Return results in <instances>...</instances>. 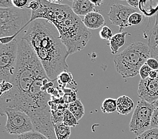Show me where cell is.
Here are the masks:
<instances>
[{
	"label": "cell",
	"mask_w": 158,
	"mask_h": 139,
	"mask_svg": "<svg viewBox=\"0 0 158 139\" xmlns=\"http://www.w3.org/2000/svg\"><path fill=\"white\" fill-rule=\"evenodd\" d=\"M0 86H1V95H3V94H5L10 92L11 90H12L14 87L13 84L11 83V82H6V81H2L1 82V84H0Z\"/></svg>",
	"instance_id": "d4e9b609"
},
{
	"label": "cell",
	"mask_w": 158,
	"mask_h": 139,
	"mask_svg": "<svg viewBox=\"0 0 158 139\" xmlns=\"http://www.w3.org/2000/svg\"><path fill=\"white\" fill-rule=\"evenodd\" d=\"M63 123L64 125L71 128L76 127L78 125V121L74 115L67 108L65 109V112H64Z\"/></svg>",
	"instance_id": "ac0fdd59"
},
{
	"label": "cell",
	"mask_w": 158,
	"mask_h": 139,
	"mask_svg": "<svg viewBox=\"0 0 158 139\" xmlns=\"http://www.w3.org/2000/svg\"><path fill=\"white\" fill-rule=\"evenodd\" d=\"M143 20V16L142 14L135 12L130 16L129 18V24L130 26L137 25L142 23Z\"/></svg>",
	"instance_id": "7402d4cb"
},
{
	"label": "cell",
	"mask_w": 158,
	"mask_h": 139,
	"mask_svg": "<svg viewBox=\"0 0 158 139\" xmlns=\"http://www.w3.org/2000/svg\"><path fill=\"white\" fill-rule=\"evenodd\" d=\"M95 6H100L104 2V0H89Z\"/></svg>",
	"instance_id": "d6a6232c"
},
{
	"label": "cell",
	"mask_w": 158,
	"mask_h": 139,
	"mask_svg": "<svg viewBox=\"0 0 158 139\" xmlns=\"http://www.w3.org/2000/svg\"><path fill=\"white\" fill-rule=\"evenodd\" d=\"M135 139H158V129H150L138 135Z\"/></svg>",
	"instance_id": "44dd1931"
},
{
	"label": "cell",
	"mask_w": 158,
	"mask_h": 139,
	"mask_svg": "<svg viewBox=\"0 0 158 139\" xmlns=\"http://www.w3.org/2000/svg\"><path fill=\"white\" fill-rule=\"evenodd\" d=\"M148 43L152 58L158 60V11L156 14L155 24L150 33Z\"/></svg>",
	"instance_id": "7c38bea8"
},
{
	"label": "cell",
	"mask_w": 158,
	"mask_h": 139,
	"mask_svg": "<svg viewBox=\"0 0 158 139\" xmlns=\"http://www.w3.org/2000/svg\"><path fill=\"white\" fill-rule=\"evenodd\" d=\"M146 64H148L152 70H158V60L153 58H149L146 62Z\"/></svg>",
	"instance_id": "83f0119b"
},
{
	"label": "cell",
	"mask_w": 158,
	"mask_h": 139,
	"mask_svg": "<svg viewBox=\"0 0 158 139\" xmlns=\"http://www.w3.org/2000/svg\"><path fill=\"white\" fill-rule=\"evenodd\" d=\"M38 1L39 8L31 11L32 16L28 24L37 19H44L50 21L58 29L69 56L84 49L91 38L92 33L72 8L67 4L52 3L47 0Z\"/></svg>",
	"instance_id": "7a4b0ae2"
},
{
	"label": "cell",
	"mask_w": 158,
	"mask_h": 139,
	"mask_svg": "<svg viewBox=\"0 0 158 139\" xmlns=\"http://www.w3.org/2000/svg\"><path fill=\"white\" fill-rule=\"evenodd\" d=\"M153 104L154 105V106L155 107H158V100L157 101H156V102H154Z\"/></svg>",
	"instance_id": "e575fe53"
},
{
	"label": "cell",
	"mask_w": 158,
	"mask_h": 139,
	"mask_svg": "<svg viewBox=\"0 0 158 139\" xmlns=\"http://www.w3.org/2000/svg\"><path fill=\"white\" fill-rule=\"evenodd\" d=\"M47 1L52 3H57V4H60V3H61L63 0H47Z\"/></svg>",
	"instance_id": "836d02e7"
},
{
	"label": "cell",
	"mask_w": 158,
	"mask_h": 139,
	"mask_svg": "<svg viewBox=\"0 0 158 139\" xmlns=\"http://www.w3.org/2000/svg\"><path fill=\"white\" fill-rule=\"evenodd\" d=\"M21 38L27 41L35 51L48 77L52 81L68 71V50L55 26L44 19H37L23 30Z\"/></svg>",
	"instance_id": "6da1fadb"
},
{
	"label": "cell",
	"mask_w": 158,
	"mask_h": 139,
	"mask_svg": "<svg viewBox=\"0 0 158 139\" xmlns=\"http://www.w3.org/2000/svg\"><path fill=\"white\" fill-rule=\"evenodd\" d=\"M18 57V41L0 44V80L12 82L16 72Z\"/></svg>",
	"instance_id": "5b68a950"
},
{
	"label": "cell",
	"mask_w": 158,
	"mask_h": 139,
	"mask_svg": "<svg viewBox=\"0 0 158 139\" xmlns=\"http://www.w3.org/2000/svg\"><path fill=\"white\" fill-rule=\"evenodd\" d=\"M129 34L128 32H120L116 33L112 37L109 43L110 50L112 54H116L118 50L126 43L127 36Z\"/></svg>",
	"instance_id": "5bb4252c"
},
{
	"label": "cell",
	"mask_w": 158,
	"mask_h": 139,
	"mask_svg": "<svg viewBox=\"0 0 158 139\" xmlns=\"http://www.w3.org/2000/svg\"><path fill=\"white\" fill-rule=\"evenodd\" d=\"M29 0H12L14 7L18 9L27 8L28 6Z\"/></svg>",
	"instance_id": "484cf974"
},
{
	"label": "cell",
	"mask_w": 158,
	"mask_h": 139,
	"mask_svg": "<svg viewBox=\"0 0 158 139\" xmlns=\"http://www.w3.org/2000/svg\"><path fill=\"white\" fill-rule=\"evenodd\" d=\"M16 139H48L46 136L37 131L33 130L31 132L26 133L20 135H18V137Z\"/></svg>",
	"instance_id": "ffe728a7"
},
{
	"label": "cell",
	"mask_w": 158,
	"mask_h": 139,
	"mask_svg": "<svg viewBox=\"0 0 158 139\" xmlns=\"http://www.w3.org/2000/svg\"><path fill=\"white\" fill-rule=\"evenodd\" d=\"M39 7H40V3L38 0H34V1H31L29 3L27 8L31 10L32 12V11H36L39 8Z\"/></svg>",
	"instance_id": "f546056e"
},
{
	"label": "cell",
	"mask_w": 158,
	"mask_h": 139,
	"mask_svg": "<svg viewBox=\"0 0 158 139\" xmlns=\"http://www.w3.org/2000/svg\"><path fill=\"white\" fill-rule=\"evenodd\" d=\"M157 76H158V70H152V72H150L149 78H152V79H155V78H157Z\"/></svg>",
	"instance_id": "1f68e13d"
},
{
	"label": "cell",
	"mask_w": 158,
	"mask_h": 139,
	"mask_svg": "<svg viewBox=\"0 0 158 139\" xmlns=\"http://www.w3.org/2000/svg\"><path fill=\"white\" fill-rule=\"evenodd\" d=\"M72 81H73L72 74L68 71L63 72L59 75L57 78V82L60 86H65L67 84H71Z\"/></svg>",
	"instance_id": "d6986e66"
},
{
	"label": "cell",
	"mask_w": 158,
	"mask_h": 139,
	"mask_svg": "<svg viewBox=\"0 0 158 139\" xmlns=\"http://www.w3.org/2000/svg\"><path fill=\"white\" fill-rule=\"evenodd\" d=\"M120 1H125V0H120ZM126 1H127V0H126Z\"/></svg>",
	"instance_id": "8d00e7d4"
},
{
	"label": "cell",
	"mask_w": 158,
	"mask_h": 139,
	"mask_svg": "<svg viewBox=\"0 0 158 139\" xmlns=\"http://www.w3.org/2000/svg\"><path fill=\"white\" fill-rule=\"evenodd\" d=\"M135 12H136L135 9L132 7L114 3L110 7L108 16L111 24L118 26L119 31L121 32L125 28L131 27L129 24V18L131 15Z\"/></svg>",
	"instance_id": "ba28073f"
},
{
	"label": "cell",
	"mask_w": 158,
	"mask_h": 139,
	"mask_svg": "<svg viewBox=\"0 0 158 139\" xmlns=\"http://www.w3.org/2000/svg\"><path fill=\"white\" fill-rule=\"evenodd\" d=\"M101 110L104 114L114 113L116 111H117L116 100L112 98L105 99L101 106Z\"/></svg>",
	"instance_id": "e0dca14e"
},
{
	"label": "cell",
	"mask_w": 158,
	"mask_h": 139,
	"mask_svg": "<svg viewBox=\"0 0 158 139\" xmlns=\"http://www.w3.org/2000/svg\"><path fill=\"white\" fill-rule=\"evenodd\" d=\"M7 122L5 130L10 134L20 135L35 130L31 118L24 112L9 110L5 112Z\"/></svg>",
	"instance_id": "52a82bcc"
},
{
	"label": "cell",
	"mask_w": 158,
	"mask_h": 139,
	"mask_svg": "<svg viewBox=\"0 0 158 139\" xmlns=\"http://www.w3.org/2000/svg\"><path fill=\"white\" fill-rule=\"evenodd\" d=\"M151 129H158V107H155L154 109L151 122Z\"/></svg>",
	"instance_id": "4316f807"
},
{
	"label": "cell",
	"mask_w": 158,
	"mask_h": 139,
	"mask_svg": "<svg viewBox=\"0 0 158 139\" xmlns=\"http://www.w3.org/2000/svg\"><path fill=\"white\" fill-rule=\"evenodd\" d=\"M83 22L88 29H97L104 27L105 20L102 15L95 11L85 16Z\"/></svg>",
	"instance_id": "30bf717a"
},
{
	"label": "cell",
	"mask_w": 158,
	"mask_h": 139,
	"mask_svg": "<svg viewBox=\"0 0 158 139\" xmlns=\"http://www.w3.org/2000/svg\"><path fill=\"white\" fill-rule=\"evenodd\" d=\"M16 7L0 8V38L18 35L27 27L31 20L32 12Z\"/></svg>",
	"instance_id": "277c9868"
},
{
	"label": "cell",
	"mask_w": 158,
	"mask_h": 139,
	"mask_svg": "<svg viewBox=\"0 0 158 139\" xmlns=\"http://www.w3.org/2000/svg\"><path fill=\"white\" fill-rule=\"evenodd\" d=\"M68 1H69V2H73L74 1V0H68Z\"/></svg>",
	"instance_id": "d590c367"
},
{
	"label": "cell",
	"mask_w": 158,
	"mask_h": 139,
	"mask_svg": "<svg viewBox=\"0 0 158 139\" xmlns=\"http://www.w3.org/2000/svg\"><path fill=\"white\" fill-rule=\"evenodd\" d=\"M71 8L78 16H85L96 11L95 6L89 0H74Z\"/></svg>",
	"instance_id": "8fae6325"
},
{
	"label": "cell",
	"mask_w": 158,
	"mask_h": 139,
	"mask_svg": "<svg viewBox=\"0 0 158 139\" xmlns=\"http://www.w3.org/2000/svg\"><path fill=\"white\" fill-rule=\"evenodd\" d=\"M99 35L101 39L110 41L112 37H113V33H112V29L108 27V26L104 25V27L102 28V29H100Z\"/></svg>",
	"instance_id": "603a6c76"
},
{
	"label": "cell",
	"mask_w": 158,
	"mask_h": 139,
	"mask_svg": "<svg viewBox=\"0 0 158 139\" xmlns=\"http://www.w3.org/2000/svg\"><path fill=\"white\" fill-rule=\"evenodd\" d=\"M152 69L151 68L145 63V64L141 68L140 70H139V75H140L142 80H145V79L149 78L150 72H152Z\"/></svg>",
	"instance_id": "cb8c5ba5"
},
{
	"label": "cell",
	"mask_w": 158,
	"mask_h": 139,
	"mask_svg": "<svg viewBox=\"0 0 158 139\" xmlns=\"http://www.w3.org/2000/svg\"><path fill=\"white\" fill-rule=\"evenodd\" d=\"M116 102H117V112L120 114H129L135 108L134 102L129 96H120L116 100Z\"/></svg>",
	"instance_id": "4fadbf2b"
},
{
	"label": "cell",
	"mask_w": 158,
	"mask_h": 139,
	"mask_svg": "<svg viewBox=\"0 0 158 139\" xmlns=\"http://www.w3.org/2000/svg\"><path fill=\"white\" fill-rule=\"evenodd\" d=\"M155 106L144 100L138 101L129 124V129L136 135H140L151 129V122Z\"/></svg>",
	"instance_id": "8992f818"
},
{
	"label": "cell",
	"mask_w": 158,
	"mask_h": 139,
	"mask_svg": "<svg viewBox=\"0 0 158 139\" xmlns=\"http://www.w3.org/2000/svg\"><path fill=\"white\" fill-rule=\"evenodd\" d=\"M54 129L57 139H69L71 136V127L62 123L54 124Z\"/></svg>",
	"instance_id": "2e32d148"
},
{
	"label": "cell",
	"mask_w": 158,
	"mask_h": 139,
	"mask_svg": "<svg viewBox=\"0 0 158 139\" xmlns=\"http://www.w3.org/2000/svg\"><path fill=\"white\" fill-rule=\"evenodd\" d=\"M0 7H2V8L14 7L12 0H0Z\"/></svg>",
	"instance_id": "f1b7e54d"
},
{
	"label": "cell",
	"mask_w": 158,
	"mask_h": 139,
	"mask_svg": "<svg viewBox=\"0 0 158 139\" xmlns=\"http://www.w3.org/2000/svg\"><path fill=\"white\" fill-rule=\"evenodd\" d=\"M67 109L74 115L77 121L81 120L85 114L84 106L80 99H77L75 102L69 104Z\"/></svg>",
	"instance_id": "9a60e30c"
},
{
	"label": "cell",
	"mask_w": 158,
	"mask_h": 139,
	"mask_svg": "<svg viewBox=\"0 0 158 139\" xmlns=\"http://www.w3.org/2000/svg\"><path fill=\"white\" fill-rule=\"evenodd\" d=\"M127 2L129 5L133 8H137L139 7V4H140V0H127Z\"/></svg>",
	"instance_id": "4dcf8cb0"
},
{
	"label": "cell",
	"mask_w": 158,
	"mask_h": 139,
	"mask_svg": "<svg viewBox=\"0 0 158 139\" xmlns=\"http://www.w3.org/2000/svg\"><path fill=\"white\" fill-rule=\"evenodd\" d=\"M138 95L142 100L153 104L158 100V76L141 80L139 84Z\"/></svg>",
	"instance_id": "9c48e42d"
},
{
	"label": "cell",
	"mask_w": 158,
	"mask_h": 139,
	"mask_svg": "<svg viewBox=\"0 0 158 139\" xmlns=\"http://www.w3.org/2000/svg\"><path fill=\"white\" fill-rule=\"evenodd\" d=\"M152 58L149 46L143 42H133L114 58L115 68L124 78H132L139 74L141 68Z\"/></svg>",
	"instance_id": "3957f363"
}]
</instances>
